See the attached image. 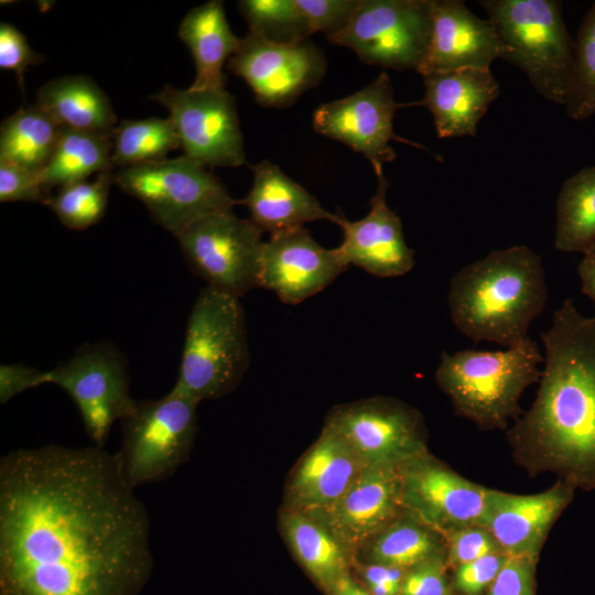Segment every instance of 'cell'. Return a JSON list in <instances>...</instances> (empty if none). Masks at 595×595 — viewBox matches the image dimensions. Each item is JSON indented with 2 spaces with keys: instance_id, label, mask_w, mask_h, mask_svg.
Instances as JSON below:
<instances>
[{
  "instance_id": "obj_39",
  "label": "cell",
  "mask_w": 595,
  "mask_h": 595,
  "mask_svg": "<svg viewBox=\"0 0 595 595\" xmlns=\"http://www.w3.org/2000/svg\"><path fill=\"white\" fill-rule=\"evenodd\" d=\"M447 565L446 554H441L409 569L399 595H453Z\"/></svg>"
},
{
  "instance_id": "obj_18",
  "label": "cell",
  "mask_w": 595,
  "mask_h": 595,
  "mask_svg": "<svg viewBox=\"0 0 595 595\" xmlns=\"http://www.w3.org/2000/svg\"><path fill=\"white\" fill-rule=\"evenodd\" d=\"M347 268L335 248L322 247L304 226L295 227L264 241L259 288L296 305L323 291Z\"/></svg>"
},
{
  "instance_id": "obj_20",
  "label": "cell",
  "mask_w": 595,
  "mask_h": 595,
  "mask_svg": "<svg viewBox=\"0 0 595 595\" xmlns=\"http://www.w3.org/2000/svg\"><path fill=\"white\" fill-rule=\"evenodd\" d=\"M389 182L377 174V190L370 199V210L361 219L349 221L339 214L337 225L344 234L335 248L347 267H359L378 278L401 277L415 263L414 250L407 245L400 217L388 206Z\"/></svg>"
},
{
  "instance_id": "obj_33",
  "label": "cell",
  "mask_w": 595,
  "mask_h": 595,
  "mask_svg": "<svg viewBox=\"0 0 595 595\" xmlns=\"http://www.w3.org/2000/svg\"><path fill=\"white\" fill-rule=\"evenodd\" d=\"M249 32L275 44H299L313 34L296 0H241Z\"/></svg>"
},
{
  "instance_id": "obj_22",
  "label": "cell",
  "mask_w": 595,
  "mask_h": 595,
  "mask_svg": "<svg viewBox=\"0 0 595 595\" xmlns=\"http://www.w3.org/2000/svg\"><path fill=\"white\" fill-rule=\"evenodd\" d=\"M367 465L333 429L324 425L298 464L288 488V509L305 515L333 506Z\"/></svg>"
},
{
  "instance_id": "obj_30",
  "label": "cell",
  "mask_w": 595,
  "mask_h": 595,
  "mask_svg": "<svg viewBox=\"0 0 595 595\" xmlns=\"http://www.w3.org/2000/svg\"><path fill=\"white\" fill-rule=\"evenodd\" d=\"M595 245V166L577 171L556 199L554 248L585 253Z\"/></svg>"
},
{
  "instance_id": "obj_10",
  "label": "cell",
  "mask_w": 595,
  "mask_h": 595,
  "mask_svg": "<svg viewBox=\"0 0 595 595\" xmlns=\"http://www.w3.org/2000/svg\"><path fill=\"white\" fill-rule=\"evenodd\" d=\"M262 232L229 210L195 221L176 238L192 272L207 286L240 299L259 288Z\"/></svg>"
},
{
  "instance_id": "obj_24",
  "label": "cell",
  "mask_w": 595,
  "mask_h": 595,
  "mask_svg": "<svg viewBox=\"0 0 595 595\" xmlns=\"http://www.w3.org/2000/svg\"><path fill=\"white\" fill-rule=\"evenodd\" d=\"M252 186L248 195L237 199L250 213V220L270 235L304 226L315 220H339V213L332 214L303 186L286 176L281 169L263 160L251 166Z\"/></svg>"
},
{
  "instance_id": "obj_6",
  "label": "cell",
  "mask_w": 595,
  "mask_h": 595,
  "mask_svg": "<svg viewBox=\"0 0 595 595\" xmlns=\"http://www.w3.org/2000/svg\"><path fill=\"white\" fill-rule=\"evenodd\" d=\"M510 54L506 61L524 73L548 101L564 106L574 65L575 42L559 0H480Z\"/></svg>"
},
{
  "instance_id": "obj_21",
  "label": "cell",
  "mask_w": 595,
  "mask_h": 595,
  "mask_svg": "<svg viewBox=\"0 0 595 595\" xmlns=\"http://www.w3.org/2000/svg\"><path fill=\"white\" fill-rule=\"evenodd\" d=\"M433 25L421 76L459 68L490 69L510 52L495 25L475 15L462 0H432Z\"/></svg>"
},
{
  "instance_id": "obj_27",
  "label": "cell",
  "mask_w": 595,
  "mask_h": 595,
  "mask_svg": "<svg viewBox=\"0 0 595 595\" xmlns=\"http://www.w3.org/2000/svg\"><path fill=\"white\" fill-rule=\"evenodd\" d=\"M281 527L298 560L323 587L331 591L347 574L348 551L322 523L288 509L281 517Z\"/></svg>"
},
{
  "instance_id": "obj_38",
  "label": "cell",
  "mask_w": 595,
  "mask_h": 595,
  "mask_svg": "<svg viewBox=\"0 0 595 595\" xmlns=\"http://www.w3.org/2000/svg\"><path fill=\"white\" fill-rule=\"evenodd\" d=\"M51 194L41 182V172L0 162V202H36L46 204Z\"/></svg>"
},
{
  "instance_id": "obj_28",
  "label": "cell",
  "mask_w": 595,
  "mask_h": 595,
  "mask_svg": "<svg viewBox=\"0 0 595 595\" xmlns=\"http://www.w3.org/2000/svg\"><path fill=\"white\" fill-rule=\"evenodd\" d=\"M111 134L61 127L55 149L41 171V182L50 193L54 187L84 181L93 173L111 171Z\"/></svg>"
},
{
  "instance_id": "obj_45",
  "label": "cell",
  "mask_w": 595,
  "mask_h": 595,
  "mask_svg": "<svg viewBox=\"0 0 595 595\" xmlns=\"http://www.w3.org/2000/svg\"><path fill=\"white\" fill-rule=\"evenodd\" d=\"M578 275L582 283V292L595 305V245L583 255L578 264Z\"/></svg>"
},
{
  "instance_id": "obj_8",
  "label": "cell",
  "mask_w": 595,
  "mask_h": 595,
  "mask_svg": "<svg viewBox=\"0 0 595 595\" xmlns=\"http://www.w3.org/2000/svg\"><path fill=\"white\" fill-rule=\"evenodd\" d=\"M113 182L141 201L151 218L175 237L195 221L237 205L218 177L184 154L120 169Z\"/></svg>"
},
{
  "instance_id": "obj_31",
  "label": "cell",
  "mask_w": 595,
  "mask_h": 595,
  "mask_svg": "<svg viewBox=\"0 0 595 595\" xmlns=\"http://www.w3.org/2000/svg\"><path fill=\"white\" fill-rule=\"evenodd\" d=\"M441 554H446L444 538L408 513L369 542L372 564L401 570L411 569Z\"/></svg>"
},
{
  "instance_id": "obj_2",
  "label": "cell",
  "mask_w": 595,
  "mask_h": 595,
  "mask_svg": "<svg viewBox=\"0 0 595 595\" xmlns=\"http://www.w3.org/2000/svg\"><path fill=\"white\" fill-rule=\"evenodd\" d=\"M541 340L537 397L506 432L511 456L530 476L551 473L589 491L595 489V316H584L566 299Z\"/></svg>"
},
{
  "instance_id": "obj_26",
  "label": "cell",
  "mask_w": 595,
  "mask_h": 595,
  "mask_svg": "<svg viewBox=\"0 0 595 595\" xmlns=\"http://www.w3.org/2000/svg\"><path fill=\"white\" fill-rule=\"evenodd\" d=\"M36 105L62 128L111 134L117 121L106 94L84 75L50 80L39 89Z\"/></svg>"
},
{
  "instance_id": "obj_7",
  "label": "cell",
  "mask_w": 595,
  "mask_h": 595,
  "mask_svg": "<svg viewBox=\"0 0 595 595\" xmlns=\"http://www.w3.org/2000/svg\"><path fill=\"white\" fill-rule=\"evenodd\" d=\"M199 402L172 390L155 400L136 401L121 422L122 443L115 458L129 487L162 482L190 457Z\"/></svg>"
},
{
  "instance_id": "obj_5",
  "label": "cell",
  "mask_w": 595,
  "mask_h": 595,
  "mask_svg": "<svg viewBox=\"0 0 595 595\" xmlns=\"http://www.w3.org/2000/svg\"><path fill=\"white\" fill-rule=\"evenodd\" d=\"M250 363L239 298L202 289L188 315L174 389L202 402L236 388Z\"/></svg>"
},
{
  "instance_id": "obj_36",
  "label": "cell",
  "mask_w": 595,
  "mask_h": 595,
  "mask_svg": "<svg viewBox=\"0 0 595 595\" xmlns=\"http://www.w3.org/2000/svg\"><path fill=\"white\" fill-rule=\"evenodd\" d=\"M360 0H296L312 33L322 32L331 37L350 22Z\"/></svg>"
},
{
  "instance_id": "obj_46",
  "label": "cell",
  "mask_w": 595,
  "mask_h": 595,
  "mask_svg": "<svg viewBox=\"0 0 595 595\" xmlns=\"http://www.w3.org/2000/svg\"><path fill=\"white\" fill-rule=\"evenodd\" d=\"M331 592L333 595H372L357 585L347 574L334 584Z\"/></svg>"
},
{
  "instance_id": "obj_35",
  "label": "cell",
  "mask_w": 595,
  "mask_h": 595,
  "mask_svg": "<svg viewBox=\"0 0 595 595\" xmlns=\"http://www.w3.org/2000/svg\"><path fill=\"white\" fill-rule=\"evenodd\" d=\"M575 42L574 65L564 104L577 121L595 116V2L582 19Z\"/></svg>"
},
{
  "instance_id": "obj_25",
  "label": "cell",
  "mask_w": 595,
  "mask_h": 595,
  "mask_svg": "<svg viewBox=\"0 0 595 595\" xmlns=\"http://www.w3.org/2000/svg\"><path fill=\"white\" fill-rule=\"evenodd\" d=\"M180 39L190 48L196 76L194 90L226 89L223 66L237 51V37L227 21L224 3L212 0L190 10L180 23Z\"/></svg>"
},
{
  "instance_id": "obj_12",
  "label": "cell",
  "mask_w": 595,
  "mask_h": 595,
  "mask_svg": "<svg viewBox=\"0 0 595 595\" xmlns=\"http://www.w3.org/2000/svg\"><path fill=\"white\" fill-rule=\"evenodd\" d=\"M150 99L169 110L184 155L205 166L246 164L235 98L226 89L165 85Z\"/></svg>"
},
{
  "instance_id": "obj_17",
  "label": "cell",
  "mask_w": 595,
  "mask_h": 595,
  "mask_svg": "<svg viewBox=\"0 0 595 595\" xmlns=\"http://www.w3.org/2000/svg\"><path fill=\"white\" fill-rule=\"evenodd\" d=\"M405 515L399 465H367L331 507L307 515L327 528L349 551L369 543Z\"/></svg>"
},
{
  "instance_id": "obj_40",
  "label": "cell",
  "mask_w": 595,
  "mask_h": 595,
  "mask_svg": "<svg viewBox=\"0 0 595 595\" xmlns=\"http://www.w3.org/2000/svg\"><path fill=\"white\" fill-rule=\"evenodd\" d=\"M508 555L494 552L455 567L454 588L463 595H482L493 584Z\"/></svg>"
},
{
  "instance_id": "obj_29",
  "label": "cell",
  "mask_w": 595,
  "mask_h": 595,
  "mask_svg": "<svg viewBox=\"0 0 595 595\" xmlns=\"http://www.w3.org/2000/svg\"><path fill=\"white\" fill-rule=\"evenodd\" d=\"M61 127L36 104L22 107L0 128V162L41 172L48 162Z\"/></svg>"
},
{
  "instance_id": "obj_15",
  "label": "cell",
  "mask_w": 595,
  "mask_h": 595,
  "mask_svg": "<svg viewBox=\"0 0 595 595\" xmlns=\"http://www.w3.org/2000/svg\"><path fill=\"white\" fill-rule=\"evenodd\" d=\"M325 425L366 465H400L428 452L422 415L397 399L378 397L336 407Z\"/></svg>"
},
{
  "instance_id": "obj_14",
  "label": "cell",
  "mask_w": 595,
  "mask_h": 595,
  "mask_svg": "<svg viewBox=\"0 0 595 595\" xmlns=\"http://www.w3.org/2000/svg\"><path fill=\"white\" fill-rule=\"evenodd\" d=\"M405 513L440 533L485 527L488 488L425 452L399 465Z\"/></svg>"
},
{
  "instance_id": "obj_43",
  "label": "cell",
  "mask_w": 595,
  "mask_h": 595,
  "mask_svg": "<svg viewBox=\"0 0 595 595\" xmlns=\"http://www.w3.org/2000/svg\"><path fill=\"white\" fill-rule=\"evenodd\" d=\"M48 383V370H40L24 364L0 366V404H7L19 393Z\"/></svg>"
},
{
  "instance_id": "obj_3",
  "label": "cell",
  "mask_w": 595,
  "mask_h": 595,
  "mask_svg": "<svg viewBox=\"0 0 595 595\" xmlns=\"http://www.w3.org/2000/svg\"><path fill=\"white\" fill-rule=\"evenodd\" d=\"M547 300L541 256L526 245L493 250L461 268L447 294L451 320L464 336L506 348L528 338Z\"/></svg>"
},
{
  "instance_id": "obj_19",
  "label": "cell",
  "mask_w": 595,
  "mask_h": 595,
  "mask_svg": "<svg viewBox=\"0 0 595 595\" xmlns=\"http://www.w3.org/2000/svg\"><path fill=\"white\" fill-rule=\"evenodd\" d=\"M575 489L561 479L534 495L488 488L485 528L508 556H526L538 562L550 529L572 502Z\"/></svg>"
},
{
  "instance_id": "obj_4",
  "label": "cell",
  "mask_w": 595,
  "mask_h": 595,
  "mask_svg": "<svg viewBox=\"0 0 595 595\" xmlns=\"http://www.w3.org/2000/svg\"><path fill=\"white\" fill-rule=\"evenodd\" d=\"M542 363L543 355L530 337L504 350L443 351L435 381L458 416L482 431L507 430L509 421L523 413L520 398L539 382Z\"/></svg>"
},
{
  "instance_id": "obj_1",
  "label": "cell",
  "mask_w": 595,
  "mask_h": 595,
  "mask_svg": "<svg viewBox=\"0 0 595 595\" xmlns=\"http://www.w3.org/2000/svg\"><path fill=\"white\" fill-rule=\"evenodd\" d=\"M150 517L115 454L18 448L0 459V595H139Z\"/></svg>"
},
{
  "instance_id": "obj_32",
  "label": "cell",
  "mask_w": 595,
  "mask_h": 595,
  "mask_svg": "<svg viewBox=\"0 0 595 595\" xmlns=\"http://www.w3.org/2000/svg\"><path fill=\"white\" fill-rule=\"evenodd\" d=\"M111 140V163L120 169L163 161L181 147L170 118L123 120L115 127Z\"/></svg>"
},
{
  "instance_id": "obj_23",
  "label": "cell",
  "mask_w": 595,
  "mask_h": 595,
  "mask_svg": "<svg viewBox=\"0 0 595 595\" xmlns=\"http://www.w3.org/2000/svg\"><path fill=\"white\" fill-rule=\"evenodd\" d=\"M425 93L411 106L430 110L439 138L476 137L500 88L490 69L459 68L422 76Z\"/></svg>"
},
{
  "instance_id": "obj_37",
  "label": "cell",
  "mask_w": 595,
  "mask_h": 595,
  "mask_svg": "<svg viewBox=\"0 0 595 595\" xmlns=\"http://www.w3.org/2000/svg\"><path fill=\"white\" fill-rule=\"evenodd\" d=\"M447 564L455 567L494 552H502L485 527H468L444 537Z\"/></svg>"
},
{
  "instance_id": "obj_13",
  "label": "cell",
  "mask_w": 595,
  "mask_h": 595,
  "mask_svg": "<svg viewBox=\"0 0 595 595\" xmlns=\"http://www.w3.org/2000/svg\"><path fill=\"white\" fill-rule=\"evenodd\" d=\"M402 107H410V102L396 101L390 77L381 72L355 94L317 107L313 112V128L320 134L343 142L363 154L377 175L382 173L383 163L397 156L391 141L428 150L394 133L393 118Z\"/></svg>"
},
{
  "instance_id": "obj_16",
  "label": "cell",
  "mask_w": 595,
  "mask_h": 595,
  "mask_svg": "<svg viewBox=\"0 0 595 595\" xmlns=\"http://www.w3.org/2000/svg\"><path fill=\"white\" fill-rule=\"evenodd\" d=\"M227 67L249 85L259 105L284 108L322 80L326 58L311 41L275 44L249 32Z\"/></svg>"
},
{
  "instance_id": "obj_41",
  "label": "cell",
  "mask_w": 595,
  "mask_h": 595,
  "mask_svg": "<svg viewBox=\"0 0 595 595\" xmlns=\"http://www.w3.org/2000/svg\"><path fill=\"white\" fill-rule=\"evenodd\" d=\"M42 61L43 56L31 48L26 37L15 26L0 23V68L17 74L22 91L26 68Z\"/></svg>"
},
{
  "instance_id": "obj_34",
  "label": "cell",
  "mask_w": 595,
  "mask_h": 595,
  "mask_svg": "<svg viewBox=\"0 0 595 595\" xmlns=\"http://www.w3.org/2000/svg\"><path fill=\"white\" fill-rule=\"evenodd\" d=\"M112 182L111 171L101 172L91 182L84 180L60 187L45 205L65 227L87 229L104 217Z\"/></svg>"
},
{
  "instance_id": "obj_44",
  "label": "cell",
  "mask_w": 595,
  "mask_h": 595,
  "mask_svg": "<svg viewBox=\"0 0 595 595\" xmlns=\"http://www.w3.org/2000/svg\"><path fill=\"white\" fill-rule=\"evenodd\" d=\"M404 570L385 566L379 564H371L364 571L365 578L370 585H389L401 588V584L404 577Z\"/></svg>"
},
{
  "instance_id": "obj_9",
  "label": "cell",
  "mask_w": 595,
  "mask_h": 595,
  "mask_svg": "<svg viewBox=\"0 0 595 595\" xmlns=\"http://www.w3.org/2000/svg\"><path fill=\"white\" fill-rule=\"evenodd\" d=\"M432 25V0H360L348 25L327 40L367 65L419 73Z\"/></svg>"
},
{
  "instance_id": "obj_42",
  "label": "cell",
  "mask_w": 595,
  "mask_h": 595,
  "mask_svg": "<svg viewBox=\"0 0 595 595\" xmlns=\"http://www.w3.org/2000/svg\"><path fill=\"white\" fill-rule=\"evenodd\" d=\"M536 564L526 556H508L486 595H534Z\"/></svg>"
},
{
  "instance_id": "obj_11",
  "label": "cell",
  "mask_w": 595,
  "mask_h": 595,
  "mask_svg": "<svg viewBox=\"0 0 595 595\" xmlns=\"http://www.w3.org/2000/svg\"><path fill=\"white\" fill-rule=\"evenodd\" d=\"M48 383L66 391L80 413L94 445L105 446L116 421L134 407L127 360L108 343L88 344L48 370Z\"/></svg>"
}]
</instances>
